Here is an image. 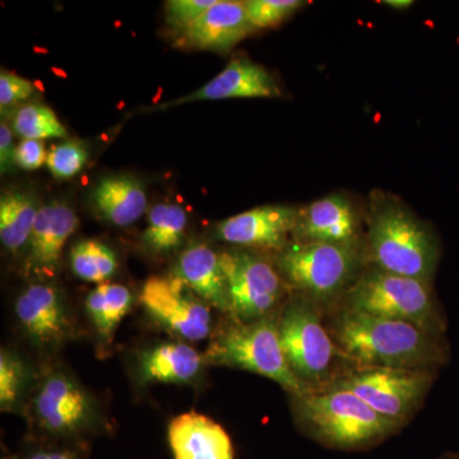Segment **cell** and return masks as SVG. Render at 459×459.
Listing matches in <instances>:
<instances>
[{
  "label": "cell",
  "mask_w": 459,
  "mask_h": 459,
  "mask_svg": "<svg viewBox=\"0 0 459 459\" xmlns=\"http://www.w3.org/2000/svg\"><path fill=\"white\" fill-rule=\"evenodd\" d=\"M364 247L360 243H290L281 250L277 270L290 285L314 303L342 295L360 276Z\"/></svg>",
  "instance_id": "cell-6"
},
{
  "label": "cell",
  "mask_w": 459,
  "mask_h": 459,
  "mask_svg": "<svg viewBox=\"0 0 459 459\" xmlns=\"http://www.w3.org/2000/svg\"><path fill=\"white\" fill-rule=\"evenodd\" d=\"M16 148L11 126L2 120V124H0V169H2V174H5L16 165V160H14Z\"/></svg>",
  "instance_id": "cell-34"
},
{
  "label": "cell",
  "mask_w": 459,
  "mask_h": 459,
  "mask_svg": "<svg viewBox=\"0 0 459 459\" xmlns=\"http://www.w3.org/2000/svg\"><path fill=\"white\" fill-rule=\"evenodd\" d=\"M383 4L388 5L394 9H407L412 7V0H385Z\"/></svg>",
  "instance_id": "cell-35"
},
{
  "label": "cell",
  "mask_w": 459,
  "mask_h": 459,
  "mask_svg": "<svg viewBox=\"0 0 459 459\" xmlns=\"http://www.w3.org/2000/svg\"><path fill=\"white\" fill-rule=\"evenodd\" d=\"M255 27L247 18L246 3L217 0L181 38L195 49L226 53L246 39Z\"/></svg>",
  "instance_id": "cell-18"
},
{
  "label": "cell",
  "mask_w": 459,
  "mask_h": 459,
  "mask_svg": "<svg viewBox=\"0 0 459 459\" xmlns=\"http://www.w3.org/2000/svg\"><path fill=\"white\" fill-rule=\"evenodd\" d=\"M281 90L276 80L264 66L256 65L247 57H237L195 92L168 102L160 108L179 107L183 104L198 101H216L226 99H276Z\"/></svg>",
  "instance_id": "cell-15"
},
{
  "label": "cell",
  "mask_w": 459,
  "mask_h": 459,
  "mask_svg": "<svg viewBox=\"0 0 459 459\" xmlns=\"http://www.w3.org/2000/svg\"><path fill=\"white\" fill-rule=\"evenodd\" d=\"M217 0H170L166 2V21L180 33L186 32Z\"/></svg>",
  "instance_id": "cell-30"
},
{
  "label": "cell",
  "mask_w": 459,
  "mask_h": 459,
  "mask_svg": "<svg viewBox=\"0 0 459 459\" xmlns=\"http://www.w3.org/2000/svg\"><path fill=\"white\" fill-rule=\"evenodd\" d=\"M93 207L105 221L126 228L146 213L148 198L140 180L126 175L104 178L91 193Z\"/></svg>",
  "instance_id": "cell-20"
},
{
  "label": "cell",
  "mask_w": 459,
  "mask_h": 459,
  "mask_svg": "<svg viewBox=\"0 0 459 459\" xmlns=\"http://www.w3.org/2000/svg\"><path fill=\"white\" fill-rule=\"evenodd\" d=\"M437 371L353 367L323 389H342L358 395L385 419L404 427L424 403Z\"/></svg>",
  "instance_id": "cell-8"
},
{
  "label": "cell",
  "mask_w": 459,
  "mask_h": 459,
  "mask_svg": "<svg viewBox=\"0 0 459 459\" xmlns=\"http://www.w3.org/2000/svg\"><path fill=\"white\" fill-rule=\"evenodd\" d=\"M35 92V86L26 78L11 74L2 69L0 74V108H5L16 107L21 102H25Z\"/></svg>",
  "instance_id": "cell-31"
},
{
  "label": "cell",
  "mask_w": 459,
  "mask_h": 459,
  "mask_svg": "<svg viewBox=\"0 0 459 459\" xmlns=\"http://www.w3.org/2000/svg\"><path fill=\"white\" fill-rule=\"evenodd\" d=\"M172 276L179 279L205 304L223 313H230L221 261L212 247L205 244H195L184 250Z\"/></svg>",
  "instance_id": "cell-19"
},
{
  "label": "cell",
  "mask_w": 459,
  "mask_h": 459,
  "mask_svg": "<svg viewBox=\"0 0 459 459\" xmlns=\"http://www.w3.org/2000/svg\"><path fill=\"white\" fill-rule=\"evenodd\" d=\"M277 323L287 362L310 391L325 388L340 377L337 360L350 359L323 325L318 304L307 296L292 299Z\"/></svg>",
  "instance_id": "cell-7"
},
{
  "label": "cell",
  "mask_w": 459,
  "mask_h": 459,
  "mask_svg": "<svg viewBox=\"0 0 459 459\" xmlns=\"http://www.w3.org/2000/svg\"><path fill=\"white\" fill-rule=\"evenodd\" d=\"M186 211L174 204H159L151 208L147 226L142 234V243L156 255L174 252L186 238Z\"/></svg>",
  "instance_id": "cell-24"
},
{
  "label": "cell",
  "mask_w": 459,
  "mask_h": 459,
  "mask_svg": "<svg viewBox=\"0 0 459 459\" xmlns=\"http://www.w3.org/2000/svg\"><path fill=\"white\" fill-rule=\"evenodd\" d=\"M168 440L174 459H235L225 429L195 411L171 420Z\"/></svg>",
  "instance_id": "cell-17"
},
{
  "label": "cell",
  "mask_w": 459,
  "mask_h": 459,
  "mask_svg": "<svg viewBox=\"0 0 459 459\" xmlns=\"http://www.w3.org/2000/svg\"><path fill=\"white\" fill-rule=\"evenodd\" d=\"M329 333L356 367L437 371L449 358L444 336L403 320L341 309Z\"/></svg>",
  "instance_id": "cell-1"
},
{
  "label": "cell",
  "mask_w": 459,
  "mask_h": 459,
  "mask_svg": "<svg viewBox=\"0 0 459 459\" xmlns=\"http://www.w3.org/2000/svg\"><path fill=\"white\" fill-rule=\"evenodd\" d=\"M367 225L364 255L371 267L433 282L439 238L406 204L385 193H373Z\"/></svg>",
  "instance_id": "cell-2"
},
{
  "label": "cell",
  "mask_w": 459,
  "mask_h": 459,
  "mask_svg": "<svg viewBox=\"0 0 459 459\" xmlns=\"http://www.w3.org/2000/svg\"><path fill=\"white\" fill-rule=\"evenodd\" d=\"M87 160L89 153L82 143L66 141L51 147L47 165L56 179H71L82 171Z\"/></svg>",
  "instance_id": "cell-28"
},
{
  "label": "cell",
  "mask_w": 459,
  "mask_h": 459,
  "mask_svg": "<svg viewBox=\"0 0 459 459\" xmlns=\"http://www.w3.org/2000/svg\"><path fill=\"white\" fill-rule=\"evenodd\" d=\"M439 459H459V452L446 453V455H442Z\"/></svg>",
  "instance_id": "cell-36"
},
{
  "label": "cell",
  "mask_w": 459,
  "mask_h": 459,
  "mask_svg": "<svg viewBox=\"0 0 459 459\" xmlns=\"http://www.w3.org/2000/svg\"><path fill=\"white\" fill-rule=\"evenodd\" d=\"M244 3L247 18L255 29L280 25L307 4L301 0H247Z\"/></svg>",
  "instance_id": "cell-29"
},
{
  "label": "cell",
  "mask_w": 459,
  "mask_h": 459,
  "mask_svg": "<svg viewBox=\"0 0 459 459\" xmlns=\"http://www.w3.org/2000/svg\"><path fill=\"white\" fill-rule=\"evenodd\" d=\"M299 428L314 442L337 451H365L402 428L342 389H319L292 397Z\"/></svg>",
  "instance_id": "cell-3"
},
{
  "label": "cell",
  "mask_w": 459,
  "mask_h": 459,
  "mask_svg": "<svg viewBox=\"0 0 459 459\" xmlns=\"http://www.w3.org/2000/svg\"><path fill=\"white\" fill-rule=\"evenodd\" d=\"M342 309L379 318L403 320L444 336L446 322L430 282L371 267L342 295Z\"/></svg>",
  "instance_id": "cell-4"
},
{
  "label": "cell",
  "mask_w": 459,
  "mask_h": 459,
  "mask_svg": "<svg viewBox=\"0 0 459 459\" xmlns=\"http://www.w3.org/2000/svg\"><path fill=\"white\" fill-rule=\"evenodd\" d=\"M204 360L268 377L292 397L310 391L290 368L281 343L279 323L271 316L230 323L214 337Z\"/></svg>",
  "instance_id": "cell-5"
},
{
  "label": "cell",
  "mask_w": 459,
  "mask_h": 459,
  "mask_svg": "<svg viewBox=\"0 0 459 459\" xmlns=\"http://www.w3.org/2000/svg\"><path fill=\"white\" fill-rule=\"evenodd\" d=\"M14 160L22 170H38L47 162L48 153L42 141L22 140L18 143Z\"/></svg>",
  "instance_id": "cell-33"
},
{
  "label": "cell",
  "mask_w": 459,
  "mask_h": 459,
  "mask_svg": "<svg viewBox=\"0 0 459 459\" xmlns=\"http://www.w3.org/2000/svg\"><path fill=\"white\" fill-rule=\"evenodd\" d=\"M204 362V356L199 355L189 344H157L142 353L140 377L144 383L188 385L197 379Z\"/></svg>",
  "instance_id": "cell-21"
},
{
  "label": "cell",
  "mask_w": 459,
  "mask_h": 459,
  "mask_svg": "<svg viewBox=\"0 0 459 459\" xmlns=\"http://www.w3.org/2000/svg\"><path fill=\"white\" fill-rule=\"evenodd\" d=\"M230 303V314L243 322L265 318L286 294L279 270L261 256L244 250L220 253Z\"/></svg>",
  "instance_id": "cell-10"
},
{
  "label": "cell",
  "mask_w": 459,
  "mask_h": 459,
  "mask_svg": "<svg viewBox=\"0 0 459 459\" xmlns=\"http://www.w3.org/2000/svg\"><path fill=\"white\" fill-rule=\"evenodd\" d=\"M80 446H57L47 443H32L11 459H81Z\"/></svg>",
  "instance_id": "cell-32"
},
{
  "label": "cell",
  "mask_w": 459,
  "mask_h": 459,
  "mask_svg": "<svg viewBox=\"0 0 459 459\" xmlns=\"http://www.w3.org/2000/svg\"><path fill=\"white\" fill-rule=\"evenodd\" d=\"M299 210L287 205H263L229 217L216 226L217 238L246 247L282 250L295 234Z\"/></svg>",
  "instance_id": "cell-12"
},
{
  "label": "cell",
  "mask_w": 459,
  "mask_h": 459,
  "mask_svg": "<svg viewBox=\"0 0 459 459\" xmlns=\"http://www.w3.org/2000/svg\"><path fill=\"white\" fill-rule=\"evenodd\" d=\"M40 207L35 195L23 190H12L2 195L0 240L9 252L18 253L29 246Z\"/></svg>",
  "instance_id": "cell-22"
},
{
  "label": "cell",
  "mask_w": 459,
  "mask_h": 459,
  "mask_svg": "<svg viewBox=\"0 0 459 459\" xmlns=\"http://www.w3.org/2000/svg\"><path fill=\"white\" fill-rule=\"evenodd\" d=\"M71 265L75 276L87 282L107 283L117 268L113 250L99 240H82L71 250Z\"/></svg>",
  "instance_id": "cell-25"
},
{
  "label": "cell",
  "mask_w": 459,
  "mask_h": 459,
  "mask_svg": "<svg viewBox=\"0 0 459 459\" xmlns=\"http://www.w3.org/2000/svg\"><path fill=\"white\" fill-rule=\"evenodd\" d=\"M77 214L65 202L42 204L27 246V264L41 277L56 276L66 241L78 228Z\"/></svg>",
  "instance_id": "cell-16"
},
{
  "label": "cell",
  "mask_w": 459,
  "mask_h": 459,
  "mask_svg": "<svg viewBox=\"0 0 459 459\" xmlns=\"http://www.w3.org/2000/svg\"><path fill=\"white\" fill-rule=\"evenodd\" d=\"M360 214L351 199L333 193L299 210L298 243H360Z\"/></svg>",
  "instance_id": "cell-14"
},
{
  "label": "cell",
  "mask_w": 459,
  "mask_h": 459,
  "mask_svg": "<svg viewBox=\"0 0 459 459\" xmlns=\"http://www.w3.org/2000/svg\"><path fill=\"white\" fill-rule=\"evenodd\" d=\"M18 323L33 342L56 347L74 333V323L62 294L48 283H33L14 304Z\"/></svg>",
  "instance_id": "cell-13"
},
{
  "label": "cell",
  "mask_w": 459,
  "mask_h": 459,
  "mask_svg": "<svg viewBox=\"0 0 459 459\" xmlns=\"http://www.w3.org/2000/svg\"><path fill=\"white\" fill-rule=\"evenodd\" d=\"M31 373L26 362L11 350L0 352V407L13 412L20 407L30 385Z\"/></svg>",
  "instance_id": "cell-27"
},
{
  "label": "cell",
  "mask_w": 459,
  "mask_h": 459,
  "mask_svg": "<svg viewBox=\"0 0 459 459\" xmlns=\"http://www.w3.org/2000/svg\"><path fill=\"white\" fill-rule=\"evenodd\" d=\"M132 304V292L117 283H101L87 296V313L105 343L113 341L120 323L131 312Z\"/></svg>",
  "instance_id": "cell-23"
},
{
  "label": "cell",
  "mask_w": 459,
  "mask_h": 459,
  "mask_svg": "<svg viewBox=\"0 0 459 459\" xmlns=\"http://www.w3.org/2000/svg\"><path fill=\"white\" fill-rule=\"evenodd\" d=\"M38 428L48 437L78 443L99 427L98 407L82 385L65 373H51L32 400Z\"/></svg>",
  "instance_id": "cell-9"
},
{
  "label": "cell",
  "mask_w": 459,
  "mask_h": 459,
  "mask_svg": "<svg viewBox=\"0 0 459 459\" xmlns=\"http://www.w3.org/2000/svg\"><path fill=\"white\" fill-rule=\"evenodd\" d=\"M12 128L23 140L68 138V131L56 114L47 105L32 102L18 108L12 119Z\"/></svg>",
  "instance_id": "cell-26"
},
{
  "label": "cell",
  "mask_w": 459,
  "mask_h": 459,
  "mask_svg": "<svg viewBox=\"0 0 459 459\" xmlns=\"http://www.w3.org/2000/svg\"><path fill=\"white\" fill-rule=\"evenodd\" d=\"M140 299L151 316L184 340L202 341L210 336V305L177 277H150Z\"/></svg>",
  "instance_id": "cell-11"
},
{
  "label": "cell",
  "mask_w": 459,
  "mask_h": 459,
  "mask_svg": "<svg viewBox=\"0 0 459 459\" xmlns=\"http://www.w3.org/2000/svg\"><path fill=\"white\" fill-rule=\"evenodd\" d=\"M4 459H11V458H4Z\"/></svg>",
  "instance_id": "cell-37"
}]
</instances>
